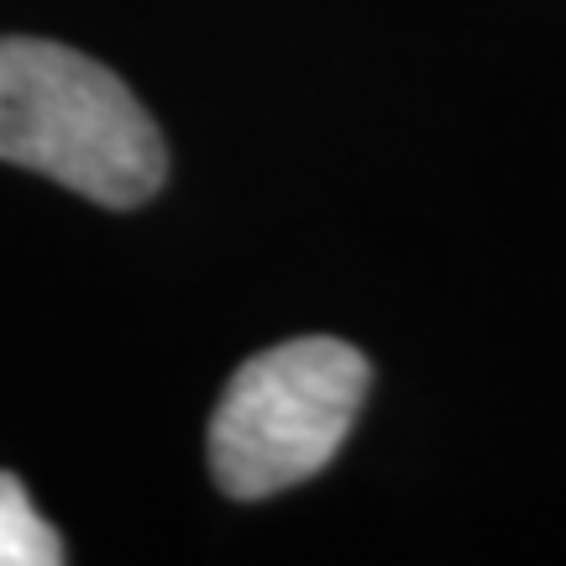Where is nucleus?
I'll use <instances>...</instances> for the list:
<instances>
[{
  "label": "nucleus",
  "mask_w": 566,
  "mask_h": 566,
  "mask_svg": "<svg viewBox=\"0 0 566 566\" xmlns=\"http://www.w3.org/2000/svg\"><path fill=\"white\" fill-rule=\"evenodd\" d=\"M0 158L111 210L153 200L168 147L105 63L48 38H0Z\"/></svg>",
  "instance_id": "nucleus-1"
},
{
  "label": "nucleus",
  "mask_w": 566,
  "mask_h": 566,
  "mask_svg": "<svg viewBox=\"0 0 566 566\" xmlns=\"http://www.w3.org/2000/svg\"><path fill=\"white\" fill-rule=\"evenodd\" d=\"M63 541L59 530L38 514V504L27 499V488L0 472V566H59Z\"/></svg>",
  "instance_id": "nucleus-3"
},
{
  "label": "nucleus",
  "mask_w": 566,
  "mask_h": 566,
  "mask_svg": "<svg viewBox=\"0 0 566 566\" xmlns=\"http://www.w3.org/2000/svg\"><path fill=\"white\" fill-rule=\"evenodd\" d=\"M373 388V367L336 336L268 346L231 373L210 420V472L231 499H268L315 478Z\"/></svg>",
  "instance_id": "nucleus-2"
}]
</instances>
